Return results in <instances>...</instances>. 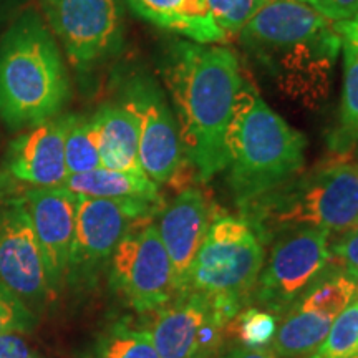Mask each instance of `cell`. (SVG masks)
<instances>
[{"instance_id": "2", "label": "cell", "mask_w": 358, "mask_h": 358, "mask_svg": "<svg viewBox=\"0 0 358 358\" xmlns=\"http://www.w3.org/2000/svg\"><path fill=\"white\" fill-rule=\"evenodd\" d=\"M245 53L285 100L317 110L327 101L342 37L301 0H272L241 30Z\"/></svg>"}, {"instance_id": "6", "label": "cell", "mask_w": 358, "mask_h": 358, "mask_svg": "<svg viewBox=\"0 0 358 358\" xmlns=\"http://www.w3.org/2000/svg\"><path fill=\"white\" fill-rule=\"evenodd\" d=\"M266 245L243 217L217 213L187 274L186 290L250 306Z\"/></svg>"}, {"instance_id": "17", "label": "cell", "mask_w": 358, "mask_h": 358, "mask_svg": "<svg viewBox=\"0 0 358 358\" xmlns=\"http://www.w3.org/2000/svg\"><path fill=\"white\" fill-rule=\"evenodd\" d=\"M131 10L159 29L203 45L222 43L227 35L214 22L208 0H127Z\"/></svg>"}, {"instance_id": "11", "label": "cell", "mask_w": 358, "mask_h": 358, "mask_svg": "<svg viewBox=\"0 0 358 358\" xmlns=\"http://www.w3.org/2000/svg\"><path fill=\"white\" fill-rule=\"evenodd\" d=\"M145 330L159 358H219L226 338V325L209 299L192 290L151 312Z\"/></svg>"}, {"instance_id": "14", "label": "cell", "mask_w": 358, "mask_h": 358, "mask_svg": "<svg viewBox=\"0 0 358 358\" xmlns=\"http://www.w3.org/2000/svg\"><path fill=\"white\" fill-rule=\"evenodd\" d=\"M80 194L66 187H34L20 199L42 250L52 292L66 279Z\"/></svg>"}, {"instance_id": "16", "label": "cell", "mask_w": 358, "mask_h": 358, "mask_svg": "<svg viewBox=\"0 0 358 358\" xmlns=\"http://www.w3.org/2000/svg\"><path fill=\"white\" fill-rule=\"evenodd\" d=\"M69 115L55 116L20 134L8 146L6 173L34 187H60L69 171L65 163V133Z\"/></svg>"}, {"instance_id": "36", "label": "cell", "mask_w": 358, "mask_h": 358, "mask_svg": "<svg viewBox=\"0 0 358 358\" xmlns=\"http://www.w3.org/2000/svg\"><path fill=\"white\" fill-rule=\"evenodd\" d=\"M350 358H358V355L357 357H350Z\"/></svg>"}, {"instance_id": "28", "label": "cell", "mask_w": 358, "mask_h": 358, "mask_svg": "<svg viewBox=\"0 0 358 358\" xmlns=\"http://www.w3.org/2000/svg\"><path fill=\"white\" fill-rule=\"evenodd\" d=\"M35 324L32 310L0 284V337L2 335L27 332Z\"/></svg>"}, {"instance_id": "20", "label": "cell", "mask_w": 358, "mask_h": 358, "mask_svg": "<svg viewBox=\"0 0 358 358\" xmlns=\"http://www.w3.org/2000/svg\"><path fill=\"white\" fill-rule=\"evenodd\" d=\"M334 320L297 308L287 312L271 342V350L282 358H310L329 334Z\"/></svg>"}, {"instance_id": "33", "label": "cell", "mask_w": 358, "mask_h": 358, "mask_svg": "<svg viewBox=\"0 0 358 358\" xmlns=\"http://www.w3.org/2000/svg\"><path fill=\"white\" fill-rule=\"evenodd\" d=\"M334 27L335 30H337V34L342 37V42L352 45V47L358 52V12L352 17V19L337 22V24H334Z\"/></svg>"}, {"instance_id": "25", "label": "cell", "mask_w": 358, "mask_h": 358, "mask_svg": "<svg viewBox=\"0 0 358 358\" xmlns=\"http://www.w3.org/2000/svg\"><path fill=\"white\" fill-rule=\"evenodd\" d=\"M277 330L274 313L257 307H245L226 327V337L236 338L239 345L266 348L271 345Z\"/></svg>"}, {"instance_id": "12", "label": "cell", "mask_w": 358, "mask_h": 358, "mask_svg": "<svg viewBox=\"0 0 358 358\" xmlns=\"http://www.w3.org/2000/svg\"><path fill=\"white\" fill-rule=\"evenodd\" d=\"M123 106L140 127V163L156 185L169 182L185 161L174 111L155 78L138 75L123 92Z\"/></svg>"}, {"instance_id": "7", "label": "cell", "mask_w": 358, "mask_h": 358, "mask_svg": "<svg viewBox=\"0 0 358 358\" xmlns=\"http://www.w3.org/2000/svg\"><path fill=\"white\" fill-rule=\"evenodd\" d=\"M325 229H295L277 237L254 285L250 303L284 317L330 262Z\"/></svg>"}, {"instance_id": "13", "label": "cell", "mask_w": 358, "mask_h": 358, "mask_svg": "<svg viewBox=\"0 0 358 358\" xmlns=\"http://www.w3.org/2000/svg\"><path fill=\"white\" fill-rule=\"evenodd\" d=\"M0 284L25 306L42 303L52 292L42 250L20 199L0 214Z\"/></svg>"}, {"instance_id": "21", "label": "cell", "mask_w": 358, "mask_h": 358, "mask_svg": "<svg viewBox=\"0 0 358 358\" xmlns=\"http://www.w3.org/2000/svg\"><path fill=\"white\" fill-rule=\"evenodd\" d=\"M355 292L357 282L330 259L322 274L308 285L294 308L334 320L355 301Z\"/></svg>"}, {"instance_id": "35", "label": "cell", "mask_w": 358, "mask_h": 358, "mask_svg": "<svg viewBox=\"0 0 358 358\" xmlns=\"http://www.w3.org/2000/svg\"><path fill=\"white\" fill-rule=\"evenodd\" d=\"M355 155H357V158H358V145H357V148H355Z\"/></svg>"}, {"instance_id": "1", "label": "cell", "mask_w": 358, "mask_h": 358, "mask_svg": "<svg viewBox=\"0 0 358 358\" xmlns=\"http://www.w3.org/2000/svg\"><path fill=\"white\" fill-rule=\"evenodd\" d=\"M161 75L171 95L182 155L206 182L226 169V133L244 82L231 48L176 40L164 50Z\"/></svg>"}, {"instance_id": "27", "label": "cell", "mask_w": 358, "mask_h": 358, "mask_svg": "<svg viewBox=\"0 0 358 358\" xmlns=\"http://www.w3.org/2000/svg\"><path fill=\"white\" fill-rule=\"evenodd\" d=\"M272 0H208L214 22L226 35H239Z\"/></svg>"}, {"instance_id": "34", "label": "cell", "mask_w": 358, "mask_h": 358, "mask_svg": "<svg viewBox=\"0 0 358 358\" xmlns=\"http://www.w3.org/2000/svg\"><path fill=\"white\" fill-rule=\"evenodd\" d=\"M358 299V282H357V292H355V301Z\"/></svg>"}, {"instance_id": "23", "label": "cell", "mask_w": 358, "mask_h": 358, "mask_svg": "<svg viewBox=\"0 0 358 358\" xmlns=\"http://www.w3.org/2000/svg\"><path fill=\"white\" fill-rule=\"evenodd\" d=\"M83 358H159L145 329L116 324L103 334Z\"/></svg>"}, {"instance_id": "15", "label": "cell", "mask_w": 358, "mask_h": 358, "mask_svg": "<svg viewBox=\"0 0 358 358\" xmlns=\"http://www.w3.org/2000/svg\"><path fill=\"white\" fill-rule=\"evenodd\" d=\"M216 214L217 206L199 187H186L163 209L156 227L171 261L178 294H182L187 287L191 264Z\"/></svg>"}, {"instance_id": "4", "label": "cell", "mask_w": 358, "mask_h": 358, "mask_svg": "<svg viewBox=\"0 0 358 358\" xmlns=\"http://www.w3.org/2000/svg\"><path fill=\"white\" fill-rule=\"evenodd\" d=\"M264 245L295 229L345 232L358 227V161H320L239 209Z\"/></svg>"}, {"instance_id": "8", "label": "cell", "mask_w": 358, "mask_h": 358, "mask_svg": "<svg viewBox=\"0 0 358 358\" xmlns=\"http://www.w3.org/2000/svg\"><path fill=\"white\" fill-rule=\"evenodd\" d=\"M115 292L140 313H151L176 297L171 261L153 221L134 224L110 257Z\"/></svg>"}, {"instance_id": "22", "label": "cell", "mask_w": 358, "mask_h": 358, "mask_svg": "<svg viewBox=\"0 0 358 358\" xmlns=\"http://www.w3.org/2000/svg\"><path fill=\"white\" fill-rule=\"evenodd\" d=\"M343 88L338 123L329 134V148L334 155L348 156L358 145V52L342 42Z\"/></svg>"}, {"instance_id": "19", "label": "cell", "mask_w": 358, "mask_h": 358, "mask_svg": "<svg viewBox=\"0 0 358 358\" xmlns=\"http://www.w3.org/2000/svg\"><path fill=\"white\" fill-rule=\"evenodd\" d=\"M64 187L88 198L141 199L161 203L158 185L145 173H124L98 168L88 173L69 174Z\"/></svg>"}, {"instance_id": "18", "label": "cell", "mask_w": 358, "mask_h": 358, "mask_svg": "<svg viewBox=\"0 0 358 358\" xmlns=\"http://www.w3.org/2000/svg\"><path fill=\"white\" fill-rule=\"evenodd\" d=\"M101 168L124 173H145L140 163V127L123 105H103L92 116Z\"/></svg>"}, {"instance_id": "24", "label": "cell", "mask_w": 358, "mask_h": 358, "mask_svg": "<svg viewBox=\"0 0 358 358\" xmlns=\"http://www.w3.org/2000/svg\"><path fill=\"white\" fill-rule=\"evenodd\" d=\"M65 163L69 174L88 173L101 168L100 150L92 118L69 115L65 133Z\"/></svg>"}, {"instance_id": "30", "label": "cell", "mask_w": 358, "mask_h": 358, "mask_svg": "<svg viewBox=\"0 0 358 358\" xmlns=\"http://www.w3.org/2000/svg\"><path fill=\"white\" fill-rule=\"evenodd\" d=\"M301 2L307 3L332 24L352 19L358 12V0H301Z\"/></svg>"}, {"instance_id": "5", "label": "cell", "mask_w": 358, "mask_h": 358, "mask_svg": "<svg viewBox=\"0 0 358 358\" xmlns=\"http://www.w3.org/2000/svg\"><path fill=\"white\" fill-rule=\"evenodd\" d=\"M70 82L55 38L37 15L13 24L0 42V120L12 129L55 118Z\"/></svg>"}, {"instance_id": "26", "label": "cell", "mask_w": 358, "mask_h": 358, "mask_svg": "<svg viewBox=\"0 0 358 358\" xmlns=\"http://www.w3.org/2000/svg\"><path fill=\"white\" fill-rule=\"evenodd\" d=\"M358 355V299L335 317L324 343L310 358H350Z\"/></svg>"}, {"instance_id": "29", "label": "cell", "mask_w": 358, "mask_h": 358, "mask_svg": "<svg viewBox=\"0 0 358 358\" xmlns=\"http://www.w3.org/2000/svg\"><path fill=\"white\" fill-rule=\"evenodd\" d=\"M340 234L342 236L337 241L329 244L330 259L348 277L358 282V227Z\"/></svg>"}, {"instance_id": "32", "label": "cell", "mask_w": 358, "mask_h": 358, "mask_svg": "<svg viewBox=\"0 0 358 358\" xmlns=\"http://www.w3.org/2000/svg\"><path fill=\"white\" fill-rule=\"evenodd\" d=\"M219 358H279L271 348H249L236 345L222 352Z\"/></svg>"}, {"instance_id": "3", "label": "cell", "mask_w": 358, "mask_h": 358, "mask_svg": "<svg viewBox=\"0 0 358 358\" xmlns=\"http://www.w3.org/2000/svg\"><path fill=\"white\" fill-rule=\"evenodd\" d=\"M307 138L244 78L226 133L227 182L237 208L290 181L306 166Z\"/></svg>"}, {"instance_id": "31", "label": "cell", "mask_w": 358, "mask_h": 358, "mask_svg": "<svg viewBox=\"0 0 358 358\" xmlns=\"http://www.w3.org/2000/svg\"><path fill=\"white\" fill-rule=\"evenodd\" d=\"M0 358H38L19 335L8 334L0 337Z\"/></svg>"}, {"instance_id": "9", "label": "cell", "mask_w": 358, "mask_h": 358, "mask_svg": "<svg viewBox=\"0 0 358 358\" xmlns=\"http://www.w3.org/2000/svg\"><path fill=\"white\" fill-rule=\"evenodd\" d=\"M163 203L80 196L66 279L93 280L134 224L153 221Z\"/></svg>"}, {"instance_id": "10", "label": "cell", "mask_w": 358, "mask_h": 358, "mask_svg": "<svg viewBox=\"0 0 358 358\" xmlns=\"http://www.w3.org/2000/svg\"><path fill=\"white\" fill-rule=\"evenodd\" d=\"M45 15L75 66H90L120 52L124 17L120 0H43Z\"/></svg>"}]
</instances>
